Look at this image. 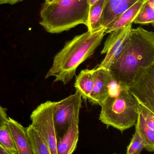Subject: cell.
<instances>
[{
	"label": "cell",
	"mask_w": 154,
	"mask_h": 154,
	"mask_svg": "<svg viewBox=\"0 0 154 154\" xmlns=\"http://www.w3.org/2000/svg\"><path fill=\"white\" fill-rule=\"evenodd\" d=\"M154 65V33L141 27L130 30L122 51L110 67L120 89H127L135 71Z\"/></svg>",
	"instance_id": "obj_1"
},
{
	"label": "cell",
	"mask_w": 154,
	"mask_h": 154,
	"mask_svg": "<svg viewBox=\"0 0 154 154\" xmlns=\"http://www.w3.org/2000/svg\"><path fill=\"white\" fill-rule=\"evenodd\" d=\"M104 30L101 28L94 32L87 31L67 41L54 57L45 79L54 76V82L68 84L75 75L77 67L92 56L100 45L105 35Z\"/></svg>",
	"instance_id": "obj_2"
},
{
	"label": "cell",
	"mask_w": 154,
	"mask_h": 154,
	"mask_svg": "<svg viewBox=\"0 0 154 154\" xmlns=\"http://www.w3.org/2000/svg\"><path fill=\"white\" fill-rule=\"evenodd\" d=\"M90 5L87 0H55L45 2L40 11L39 24L51 34L68 31L79 25L88 26Z\"/></svg>",
	"instance_id": "obj_3"
},
{
	"label": "cell",
	"mask_w": 154,
	"mask_h": 154,
	"mask_svg": "<svg viewBox=\"0 0 154 154\" xmlns=\"http://www.w3.org/2000/svg\"><path fill=\"white\" fill-rule=\"evenodd\" d=\"M138 103L127 89L110 95L102 103L99 120L108 127L123 132L135 125L138 116Z\"/></svg>",
	"instance_id": "obj_4"
},
{
	"label": "cell",
	"mask_w": 154,
	"mask_h": 154,
	"mask_svg": "<svg viewBox=\"0 0 154 154\" xmlns=\"http://www.w3.org/2000/svg\"><path fill=\"white\" fill-rule=\"evenodd\" d=\"M56 103L47 101L38 105L30 115L31 124L45 140L51 154H57V137L54 121Z\"/></svg>",
	"instance_id": "obj_5"
},
{
	"label": "cell",
	"mask_w": 154,
	"mask_h": 154,
	"mask_svg": "<svg viewBox=\"0 0 154 154\" xmlns=\"http://www.w3.org/2000/svg\"><path fill=\"white\" fill-rule=\"evenodd\" d=\"M127 90L139 104L154 112V65L138 68Z\"/></svg>",
	"instance_id": "obj_6"
},
{
	"label": "cell",
	"mask_w": 154,
	"mask_h": 154,
	"mask_svg": "<svg viewBox=\"0 0 154 154\" xmlns=\"http://www.w3.org/2000/svg\"><path fill=\"white\" fill-rule=\"evenodd\" d=\"M82 103V94L77 91L74 94L56 102L54 121L57 140L64 134L72 121L79 117Z\"/></svg>",
	"instance_id": "obj_7"
},
{
	"label": "cell",
	"mask_w": 154,
	"mask_h": 154,
	"mask_svg": "<svg viewBox=\"0 0 154 154\" xmlns=\"http://www.w3.org/2000/svg\"><path fill=\"white\" fill-rule=\"evenodd\" d=\"M94 77V85L88 100L92 104L101 106L109 96L117 94L121 89L109 70L95 68Z\"/></svg>",
	"instance_id": "obj_8"
},
{
	"label": "cell",
	"mask_w": 154,
	"mask_h": 154,
	"mask_svg": "<svg viewBox=\"0 0 154 154\" xmlns=\"http://www.w3.org/2000/svg\"><path fill=\"white\" fill-rule=\"evenodd\" d=\"M132 25L131 23L126 27L110 33V35L106 39L101 52V54H106V56L96 68L109 69L114 60L122 51L126 38L132 28Z\"/></svg>",
	"instance_id": "obj_9"
},
{
	"label": "cell",
	"mask_w": 154,
	"mask_h": 154,
	"mask_svg": "<svg viewBox=\"0 0 154 154\" xmlns=\"http://www.w3.org/2000/svg\"><path fill=\"white\" fill-rule=\"evenodd\" d=\"M138 1L105 0L100 20L101 28L105 29Z\"/></svg>",
	"instance_id": "obj_10"
},
{
	"label": "cell",
	"mask_w": 154,
	"mask_h": 154,
	"mask_svg": "<svg viewBox=\"0 0 154 154\" xmlns=\"http://www.w3.org/2000/svg\"><path fill=\"white\" fill-rule=\"evenodd\" d=\"M79 117L71 122L64 134L57 140V154H71L77 146L79 139Z\"/></svg>",
	"instance_id": "obj_11"
},
{
	"label": "cell",
	"mask_w": 154,
	"mask_h": 154,
	"mask_svg": "<svg viewBox=\"0 0 154 154\" xmlns=\"http://www.w3.org/2000/svg\"><path fill=\"white\" fill-rule=\"evenodd\" d=\"M7 125L10 131L18 154H33L29 143L26 128L8 117Z\"/></svg>",
	"instance_id": "obj_12"
},
{
	"label": "cell",
	"mask_w": 154,
	"mask_h": 154,
	"mask_svg": "<svg viewBox=\"0 0 154 154\" xmlns=\"http://www.w3.org/2000/svg\"><path fill=\"white\" fill-rule=\"evenodd\" d=\"M147 0H139L129 8L124 11L119 17L109 24L105 28V34L110 33L114 30L124 28L133 23L140 9Z\"/></svg>",
	"instance_id": "obj_13"
},
{
	"label": "cell",
	"mask_w": 154,
	"mask_h": 154,
	"mask_svg": "<svg viewBox=\"0 0 154 154\" xmlns=\"http://www.w3.org/2000/svg\"><path fill=\"white\" fill-rule=\"evenodd\" d=\"M94 71L90 69L82 70L76 76L74 83L76 91L82 94V98L86 100L90 97L94 85Z\"/></svg>",
	"instance_id": "obj_14"
},
{
	"label": "cell",
	"mask_w": 154,
	"mask_h": 154,
	"mask_svg": "<svg viewBox=\"0 0 154 154\" xmlns=\"http://www.w3.org/2000/svg\"><path fill=\"white\" fill-rule=\"evenodd\" d=\"M29 143L33 154H51L48 145L32 124L26 128Z\"/></svg>",
	"instance_id": "obj_15"
},
{
	"label": "cell",
	"mask_w": 154,
	"mask_h": 154,
	"mask_svg": "<svg viewBox=\"0 0 154 154\" xmlns=\"http://www.w3.org/2000/svg\"><path fill=\"white\" fill-rule=\"evenodd\" d=\"M135 125L144 142V149L148 152L154 151V130L149 127L142 115L138 112V116Z\"/></svg>",
	"instance_id": "obj_16"
},
{
	"label": "cell",
	"mask_w": 154,
	"mask_h": 154,
	"mask_svg": "<svg viewBox=\"0 0 154 154\" xmlns=\"http://www.w3.org/2000/svg\"><path fill=\"white\" fill-rule=\"evenodd\" d=\"M105 1L99 0L92 6L90 7L88 24L87 26L88 31L95 32L101 29L100 25V20Z\"/></svg>",
	"instance_id": "obj_17"
},
{
	"label": "cell",
	"mask_w": 154,
	"mask_h": 154,
	"mask_svg": "<svg viewBox=\"0 0 154 154\" xmlns=\"http://www.w3.org/2000/svg\"><path fill=\"white\" fill-rule=\"evenodd\" d=\"M136 24H151L154 26V0H147L133 21Z\"/></svg>",
	"instance_id": "obj_18"
},
{
	"label": "cell",
	"mask_w": 154,
	"mask_h": 154,
	"mask_svg": "<svg viewBox=\"0 0 154 154\" xmlns=\"http://www.w3.org/2000/svg\"><path fill=\"white\" fill-rule=\"evenodd\" d=\"M0 147L7 154H18L17 150L7 124L0 128Z\"/></svg>",
	"instance_id": "obj_19"
},
{
	"label": "cell",
	"mask_w": 154,
	"mask_h": 154,
	"mask_svg": "<svg viewBox=\"0 0 154 154\" xmlns=\"http://www.w3.org/2000/svg\"><path fill=\"white\" fill-rule=\"evenodd\" d=\"M135 132L127 147V154H139L145 147L144 142L140 136L137 127L135 125Z\"/></svg>",
	"instance_id": "obj_20"
},
{
	"label": "cell",
	"mask_w": 154,
	"mask_h": 154,
	"mask_svg": "<svg viewBox=\"0 0 154 154\" xmlns=\"http://www.w3.org/2000/svg\"><path fill=\"white\" fill-rule=\"evenodd\" d=\"M138 112L142 115L149 127L154 130V112L140 104L138 105Z\"/></svg>",
	"instance_id": "obj_21"
},
{
	"label": "cell",
	"mask_w": 154,
	"mask_h": 154,
	"mask_svg": "<svg viewBox=\"0 0 154 154\" xmlns=\"http://www.w3.org/2000/svg\"><path fill=\"white\" fill-rule=\"evenodd\" d=\"M8 119L7 109L0 104V128L7 124Z\"/></svg>",
	"instance_id": "obj_22"
},
{
	"label": "cell",
	"mask_w": 154,
	"mask_h": 154,
	"mask_svg": "<svg viewBox=\"0 0 154 154\" xmlns=\"http://www.w3.org/2000/svg\"><path fill=\"white\" fill-rule=\"evenodd\" d=\"M24 0H0V5L2 4H10L14 5L19 2H21Z\"/></svg>",
	"instance_id": "obj_23"
},
{
	"label": "cell",
	"mask_w": 154,
	"mask_h": 154,
	"mask_svg": "<svg viewBox=\"0 0 154 154\" xmlns=\"http://www.w3.org/2000/svg\"><path fill=\"white\" fill-rule=\"evenodd\" d=\"M99 0H87L88 3H89L90 7L92 6L93 5L96 3L97 2H98Z\"/></svg>",
	"instance_id": "obj_24"
},
{
	"label": "cell",
	"mask_w": 154,
	"mask_h": 154,
	"mask_svg": "<svg viewBox=\"0 0 154 154\" xmlns=\"http://www.w3.org/2000/svg\"><path fill=\"white\" fill-rule=\"evenodd\" d=\"M0 154H7V152L0 147Z\"/></svg>",
	"instance_id": "obj_25"
},
{
	"label": "cell",
	"mask_w": 154,
	"mask_h": 154,
	"mask_svg": "<svg viewBox=\"0 0 154 154\" xmlns=\"http://www.w3.org/2000/svg\"><path fill=\"white\" fill-rule=\"evenodd\" d=\"M54 1L55 0H45V2L48 3H51Z\"/></svg>",
	"instance_id": "obj_26"
}]
</instances>
